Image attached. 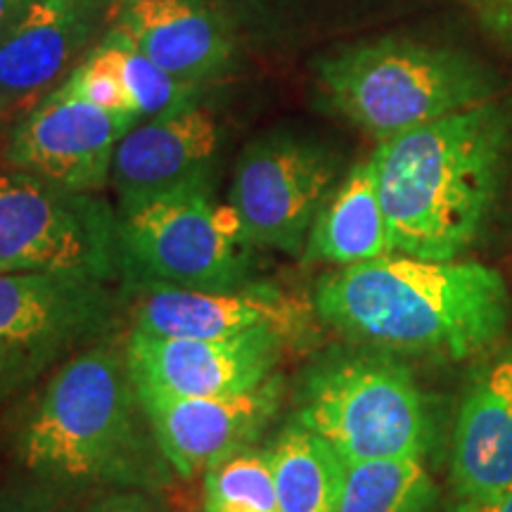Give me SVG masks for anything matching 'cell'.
<instances>
[{
  "mask_svg": "<svg viewBox=\"0 0 512 512\" xmlns=\"http://www.w3.org/2000/svg\"><path fill=\"white\" fill-rule=\"evenodd\" d=\"M19 467L76 491L159 494L174 482L126 354L100 339L48 375L10 437Z\"/></svg>",
  "mask_w": 512,
  "mask_h": 512,
  "instance_id": "6da1fadb",
  "label": "cell"
},
{
  "mask_svg": "<svg viewBox=\"0 0 512 512\" xmlns=\"http://www.w3.org/2000/svg\"><path fill=\"white\" fill-rule=\"evenodd\" d=\"M311 299L323 325L351 344L408 358H475L501 342L510 318L496 268L406 254L339 266Z\"/></svg>",
  "mask_w": 512,
  "mask_h": 512,
  "instance_id": "7a4b0ae2",
  "label": "cell"
},
{
  "mask_svg": "<svg viewBox=\"0 0 512 512\" xmlns=\"http://www.w3.org/2000/svg\"><path fill=\"white\" fill-rule=\"evenodd\" d=\"M512 107L486 100L377 143L394 254L451 261L482 238L508 176Z\"/></svg>",
  "mask_w": 512,
  "mask_h": 512,
  "instance_id": "3957f363",
  "label": "cell"
},
{
  "mask_svg": "<svg viewBox=\"0 0 512 512\" xmlns=\"http://www.w3.org/2000/svg\"><path fill=\"white\" fill-rule=\"evenodd\" d=\"M344 463L422 460L434 441L430 396L401 356L370 347L330 349L294 382L292 418Z\"/></svg>",
  "mask_w": 512,
  "mask_h": 512,
  "instance_id": "277c9868",
  "label": "cell"
},
{
  "mask_svg": "<svg viewBox=\"0 0 512 512\" xmlns=\"http://www.w3.org/2000/svg\"><path fill=\"white\" fill-rule=\"evenodd\" d=\"M318 88L332 110L377 143L498 98L494 72L470 55L403 38L323 57Z\"/></svg>",
  "mask_w": 512,
  "mask_h": 512,
  "instance_id": "5b68a950",
  "label": "cell"
},
{
  "mask_svg": "<svg viewBox=\"0 0 512 512\" xmlns=\"http://www.w3.org/2000/svg\"><path fill=\"white\" fill-rule=\"evenodd\" d=\"M121 287L169 285L226 290L252 283L254 247L214 185L171 192L119 216Z\"/></svg>",
  "mask_w": 512,
  "mask_h": 512,
  "instance_id": "8992f818",
  "label": "cell"
},
{
  "mask_svg": "<svg viewBox=\"0 0 512 512\" xmlns=\"http://www.w3.org/2000/svg\"><path fill=\"white\" fill-rule=\"evenodd\" d=\"M110 283L69 273H0V408L119 328Z\"/></svg>",
  "mask_w": 512,
  "mask_h": 512,
  "instance_id": "52a82bcc",
  "label": "cell"
},
{
  "mask_svg": "<svg viewBox=\"0 0 512 512\" xmlns=\"http://www.w3.org/2000/svg\"><path fill=\"white\" fill-rule=\"evenodd\" d=\"M0 273L121 280L119 214L88 192L0 169Z\"/></svg>",
  "mask_w": 512,
  "mask_h": 512,
  "instance_id": "ba28073f",
  "label": "cell"
},
{
  "mask_svg": "<svg viewBox=\"0 0 512 512\" xmlns=\"http://www.w3.org/2000/svg\"><path fill=\"white\" fill-rule=\"evenodd\" d=\"M342 157L323 143L271 133L235 164L228 204L254 249L304 254L311 226L339 185Z\"/></svg>",
  "mask_w": 512,
  "mask_h": 512,
  "instance_id": "9c48e42d",
  "label": "cell"
},
{
  "mask_svg": "<svg viewBox=\"0 0 512 512\" xmlns=\"http://www.w3.org/2000/svg\"><path fill=\"white\" fill-rule=\"evenodd\" d=\"M131 330L159 337L230 339L268 330L285 337L294 351L318 342L320 320L313 299L252 280L226 290H185L169 285H124Z\"/></svg>",
  "mask_w": 512,
  "mask_h": 512,
  "instance_id": "30bf717a",
  "label": "cell"
},
{
  "mask_svg": "<svg viewBox=\"0 0 512 512\" xmlns=\"http://www.w3.org/2000/svg\"><path fill=\"white\" fill-rule=\"evenodd\" d=\"M140 121L138 114L107 112L57 88L15 126L5 159L64 190L93 195L110 185L117 145Z\"/></svg>",
  "mask_w": 512,
  "mask_h": 512,
  "instance_id": "8fae6325",
  "label": "cell"
},
{
  "mask_svg": "<svg viewBox=\"0 0 512 512\" xmlns=\"http://www.w3.org/2000/svg\"><path fill=\"white\" fill-rule=\"evenodd\" d=\"M138 389L171 470L190 482L261 439L287 399V377L278 370L259 387L230 396H178L145 384Z\"/></svg>",
  "mask_w": 512,
  "mask_h": 512,
  "instance_id": "7c38bea8",
  "label": "cell"
},
{
  "mask_svg": "<svg viewBox=\"0 0 512 512\" xmlns=\"http://www.w3.org/2000/svg\"><path fill=\"white\" fill-rule=\"evenodd\" d=\"M294 347L268 330L230 339L159 337L128 330L126 354L145 387L178 396H230L259 387Z\"/></svg>",
  "mask_w": 512,
  "mask_h": 512,
  "instance_id": "4fadbf2b",
  "label": "cell"
},
{
  "mask_svg": "<svg viewBox=\"0 0 512 512\" xmlns=\"http://www.w3.org/2000/svg\"><path fill=\"white\" fill-rule=\"evenodd\" d=\"M221 126L202 105L140 121L114 152L110 185L119 216L188 188L214 185Z\"/></svg>",
  "mask_w": 512,
  "mask_h": 512,
  "instance_id": "5bb4252c",
  "label": "cell"
},
{
  "mask_svg": "<svg viewBox=\"0 0 512 512\" xmlns=\"http://www.w3.org/2000/svg\"><path fill=\"white\" fill-rule=\"evenodd\" d=\"M451 486L458 501L512 489V351L479 370L460 401Z\"/></svg>",
  "mask_w": 512,
  "mask_h": 512,
  "instance_id": "9a60e30c",
  "label": "cell"
},
{
  "mask_svg": "<svg viewBox=\"0 0 512 512\" xmlns=\"http://www.w3.org/2000/svg\"><path fill=\"white\" fill-rule=\"evenodd\" d=\"M83 36L81 5L27 0L15 22L0 29V119L46 98Z\"/></svg>",
  "mask_w": 512,
  "mask_h": 512,
  "instance_id": "2e32d148",
  "label": "cell"
},
{
  "mask_svg": "<svg viewBox=\"0 0 512 512\" xmlns=\"http://www.w3.org/2000/svg\"><path fill=\"white\" fill-rule=\"evenodd\" d=\"M112 36L190 83L223 72L233 53L221 19L197 0H131Z\"/></svg>",
  "mask_w": 512,
  "mask_h": 512,
  "instance_id": "e0dca14e",
  "label": "cell"
},
{
  "mask_svg": "<svg viewBox=\"0 0 512 512\" xmlns=\"http://www.w3.org/2000/svg\"><path fill=\"white\" fill-rule=\"evenodd\" d=\"M394 254L377 185L375 159L354 164L313 221L304 259L309 264L354 266Z\"/></svg>",
  "mask_w": 512,
  "mask_h": 512,
  "instance_id": "ac0fdd59",
  "label": "cell"
},
{
  "mask_svg": "<svg viewBox=\"0 0 512 512\" xmlns=\"http://www.w3.org/2000/svg\"><path fill=\"white\" fill-rule=\"evenodd\" d=\"M266 453L280 512L339 510L347 463L328 441L287 420Z\"/></svg>",
  "mask_w": 512,
  "mask_h": 512,
  "instance_id": "d6986e66",
  "label": "cell"
},
{
  "mask_svg": "<svg viewBox=\"0 0 512 512\" xmlns=\"http://www.w3.org/2000/svg\"><path fill=\"white\" fill-rule=\"evenodd\" d=\"M439 486L418 458L347 463L337 512H437Z\"/></svg>",
  "mask_w": 512,
  "mask_h": 512,
  "instance_id": "ffe728a7",
  "label": "cell"
},
{
  "mask_svg": "<svg viewBox=\"0 0 512 512\" xmlns=\"http://www.w3.org/2000/svg\"><path fill=\"white\" fill-rule=\"evenodd\" d=\"M93 53L100 55L117 72L143 121L166 117V114L197 105L200 83L176 79L121 38L110 34Z\"/></svg>",
  "mask_w": 512,
  "mask_h": 512,
  "instance_id": "44dd1931",
  "label": "cell"
},
{
  "mask_svg": "<svg viewBox=\"0 0 512 512\" xmlns=\"http://www.w3.org/2000/svg\"><path fill=\"white\" fill-rule=\"evenodd\" d=\"M83 491L48 482L22 470L0 482V512H79Z\"/></svg>",
  "mask_w": 512,
  "mask_h": 512,
  "instance_id": "7402d4cb",
  "label": "cell"
},
{
  "mask_svg": "<svg viewBox=\"0 0 512 512\" xmlns=\"http://www.w3.org/2000/svg\"><path fill=\"white\" fill-rule=\"evenodd\" d=\"M60 88L64 93L91 102V105L102 107L107 112L138 114L117 72L95 53H91L86 62H81Z\"/></svg>",
  "mask_w": 512,
  "mask_h": 512,
  "instance_id": "603a6c76",
  "label": "cell"
},
{
  "mask_svg": "<svg viewBox=\"0 0 512 512\" xmlns=\"http://www.w3.org/2000/svg\"><path fill=\"white\" fill-rule=\"evenodd\" d=\"M79 512H169L157 501L155 494L133 489H112L93 498Z\"/></svg>",
  "mask_w": 512,
  "mask_h": 512,
  "instance_id": "cb8c5ba5",
  "label": "cell"
},
{
  "mask_svg": "<svg viewBox=\"0 0 512 512\" xmlns=\"http://www.w3.org/2000/svg\"><path fill=\"white\" fill-rule=\"evenodd\" d=\"M477 17L512 46V0H467Z\"/></svg>",
  "mask_w": 512,
  "mask_h": 512,
  "instance_id": "d4e9b609",
  "label": "cell"
},
{
  "mask_svg": "<svg viewBox=\"0 0 512 512\" xmlns=\"http://www.w3.org/2000/svg\"><path fill=\"white\" fill-rule=\"evenodd\" d=\"M453 512H512V489H505L501 494L470 498V501H458Z\"/></svg>",
  "mask_w": 512,
  "mask_h": 512,
  "instance_id": "484cf974",
  "label": "cell"
},
{
  "mask_svg": "<svg viewBox=\"0 0 512 512\" xmlns=\"http://www.w3.org/2000/svg\"><path fill=\"white\" fill-rule=\"evenodd\" d=\"M15 3L17 0H0V29L8 24V17H10L12 8H15Z\"/></svg>",
  "mask_w": 512,
  "mask_h": 512,
  "instance_id": "4316f807",
  "label": "cell"
},
{
  "mask_svg": "<svg viewBox=\"0 0 512 512\" xmlns=\"http://www.w3.org/2000/svg\"><path fill=\"white\" fill-rule=\"evenodd\" d=\"M55 3H67V5H81V3H86V0H55Z\"/></svg>",
  "mask_w": 512,
  "mask_h": 512,
  "instance_id": "83f0119b",
  "label": "cell"
}]
</instances>
